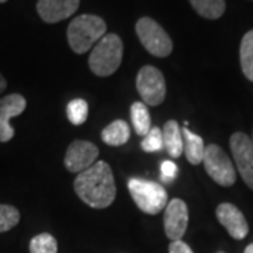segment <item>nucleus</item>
<instances>
[{"label":"nucleus","mask_w":253,"mask_h":253,"mask_svg":"<svg viewBox=\"0 0 253 253\" xmlns=\"http://www.w3.org/2000/svg\"><path fill=\"white\" fill-rule=\"evenodd\" d=\"M236 169L249 189L253 190V144L251 136L235 132L229 139Z\"/></svg>","instance_id":"obj_8"},{"label":"nucleus","mask_w":253,"mask_h":253,"mask_svg":"<svg viewBox=\"0 0 253 253\" xmlns=\"http://www.w3.org/2000/svg\"><path fill=\"white\" fill-rule=\"evenodd\" d=\"M27 100L24 96L13 93L0 99V142H9L16 134L14 128L10 126V120L24 113Z\"/></svg>","instance_id":"obj_11"},{"label":"nucleus","mask_w":253,"mask_h":253,"mask_svg":"<svg viewBox=\"0 0 253 253\" xmlns=\"http://www.w3.org/2000/svg\"><path fill=\"white\" fill-rule=\"evenodd\" d=\"M7 0H0V3H6Z\"/></svg>","instance_id":"obj_28"},{"label":"nucleus","mask_w":253,"mask_h":253,"mask_svg":"<svg viewBox=\"0 0 253 253\" xmlns=\"http://www.w3.org/2000/svg\"><path fill=\"white\" fill-rule=\"evenodd\" d=\"M251 139H252V144H253V136H252V138H251Z\"/></svg>","instance_id":"obj_29"},{"label":"nucleus","mask_w":253,"mask_h":253,"mask_svg":"<svg viewBox=\"0 0 253 253\" xmlns=\"http://www.w3.org/2000/svg\"><path fill=\"white\" fill-rule=\"evenodd\" d=\"M87 114H89V106L86 100L75 99L69 101L66 106V116L73 126L84 124L87 120Z\"/></svg>","instance_id":"obj_20"},{"label":"nucleus","mask_w":253,"mask_h":253,"mask_svg":"<svg viewBox=\"0 0 253 253\" xmlns=\"http://www.w3.org/2000/svg\"><path fill=\"white\" fill-rule=\"evenodd\" d=\"M179 173V168L173 161H165L161 165V177L165 183H172Z\"/></svg>","instance_id":"obj_24"},{"label":"nucleus","mask_w":253,"mask_h":253,"mask_svg":"<svg viewBox=\"0 0 253 253\" xmlns=\"http://www.w3.org/2000/svg\"><path fill=\"white\" fill-rule=\"evenodd\" d=\"M81 0H38L37 11L48 24L59 23L71 17L79 9Z\"/></svg>","instance_id":"obj_13"},{"label":"nucleus","mask_w":253,"mask_h":253,"mask_svg":"<svg viewBox=\"0 0 253 253\" xmlns=\"http://www.w3.org/2000/svg\"><path fill=\"white\" fill-rule=\"evenodd\" d=\"M20 222V211L9 204H0V234L13 229Z\"/></svg>","instance_id":"obj_22"},{"label":"nucleus","mask_w":253,"mask_h":253,"mask_svg":"<svg viewBox=\"0 0 253 253\" xmlns=\"http://www.w3.org/2000/svg\"><path fill=\"white\" fill-rule=\"evenodd\" d=\"M107 33L106 21L94 14H82L72 20L68 27V42L73 52L90 51Z\"/></svg>","instance_id":"obj_2"},{"label":"nucleus","mask_w":253,"mask_h":253,"mask_svg":"<svg viewBox=\"0 0 253 253\" xmlns=\"http://www.w3.org/2000/svg\"><path fill=\"white\" fill-rule=\"evenodd\" d=\"M135 31L141 44L151 55L158 58H165L172 54V38L154 18H139L135 24Z\"/></svg>","instance_id":"obj_5"},{"label":"nucleus","mask_w":253,"mask_h":253,"mask_svg":"<svg viewBox=\"0 0 253 253\" xmlns=\"http://www.w3.org/2000/svg\"><path fill=\"white\" fill-rule=\"evenodd\" d=\"M191 7L201 17L217 20L225 13V0H190Z\"/></svg>","instance_id":"obj_18"},{"label":"nucleus","mask_w":253,"mask_h":253,"mask_svg":"<svg viewBox=\"0 0 253 253\" xmlns=\"http://www.w3.org/2000/svg\"><path fill=\"white\" fill-rule=\"evenodd\" d=\"M239 56L242 72L249 81L253 82V30L246 33L242 38Z\"/></svg>","instance_id":"obj_19"},{"label":"nucleus","mask_w":253,"mask_h":253,"mask_svg":"<svg viewBox=\"0 0 253 253\" xmlns=\"http://www.w3.org/2000/svg\"><path fill=\"white\" fill-rule=\"evenodd\" d=\"M129 113H131L132 126H134L136 134L139 136L146 135L149 132V129L152 128L148 106L145 103H141V101H135V103H132Z\"/></svg>","instance_id":"obj_17"},{"label":"nucleus","mask_w":253,"mask_h":253,"mask_svg":"<svg viewBox=\"0 0 253 253\" xmlns=\"http://www.w3.org/2000/svg\"><path fill=\"white\" fill-rule=\"evenodd\" d=\"M136 90L142 103L151 107L162 104L166 99V82L163 73L152 65H145L136 75Z\"/></svg>","instance_id":"obj_7"},{"label":"nucleus","mask_w":253,"mask_h":253,"mask_svg":"<svg viewBox=\"0 0 253 253\" xmlns=\"http://www.w3.org/2000/svg\"><path fill=\"white\" fill-rule=\"evenodd\" d=\"M126 186L136 207L148 215H156L168 206V193L156 181L131 177Z\"/></svg>","instance_id":"obj_4"},{"label":"nucleus","mask_w":253,"mask_h":253,"mask_svg":"<svg viewBox=\"0 0 253 253\" xmlns=\"http://www.w3.org/2000/svg\"><path fill=\"white\" fill-rule=\"evenodd\" d=\"M30 253H58V242L51 234H40L30 241Z\"/></svg>","instance_id":"obj_21"},{"label":"nucleus","mask_w":253,"mask_h":253,"mask_svg":"<svg viewBox=\"0 0 253 253\" xmlns=\"http://www.w3.org/2000/svg\"><path fill=\"white\" fill-rule=\"evenodd\" d=\"M6 87H7V82L4 79V76L0 73V93H3V91L6 90Z\"/></svg>","instance_id":"obj_26"},{"label":"nucleus","mask_w":253,"mask_h":253,"mask_svg":"<svg viewBox=\"0 0 253 253\" xmlns=\"http://www.w3.org/2000/svg\"><path fill=\"white\" fill-rule=\"evenodd\" d=\"M129 136H131L129 126L124 120H116L101 131L103 142L110 146H121L126 144Z\"/></svg>","instance_id":"obj_16"},{"label":"nucleus","mask_w":253,"mask_h":253,"mask_svg":"<svg viewBox=\"0 0 253 253\" xmlns=\"http://www.w3.org/2000/svg\"><path fill=\"white\" fill-rule=\"evenodd\" d=\"M244 253H253V244L248 245V246H246V249H245Z\"/></svg>","instance_id":"obj_27"},{"label":"nucleus","mask_w":253,"mask_h":253,"mask_svg":"<svg viewBox=\"0 0 253 253\" xmlns=\"http://www.w3.org/2000/svg\"><path fill=\"white\" fill-rule=\"evenodd\" d=\"M163 148L166 149L168 155L177 159L183 155V135H181L180 126L174 121L169 120L163 126Z\"/></svg>","instance_id":"obj_14"},{"label":"nucleus","mask_w":253,"mask_h":253,"mask_svg":"<svg viewBox=\"0 0 253 253\" xmlns=\"http://www.w3.org/2000/svg\"><path fill=\"white\" fill-rule=\"evenodd\" d=\"M181 135H183V152L186 154L187 161L191 165L203 163V158L206 152V145H204L203 138L191 132L187 126L181 128Z\"/></svg>","instance_id":"obj_15"},{"label":"nucleus","mask_w":253,"mask_h":253,"mask_svg":"<svg viewBox=\"0 0 253 253\" xmlns=\"http://www.w3.org/2000/svg\"><path fill=\"white\" fill-rule=\"evenodd\" d=\"M142 151L151 154V152H158L163 148V134L162 129L159 126H152L149 132L144 136L141 142Z\"/></svg>","instance_id":"obj_23"},{"label":"nucleus","mask_w":253,"mask_h":253,"mask_svg":"<svg viewBox=\"0 0 253 253\" xmlns=\"http://www.w3.org/2000/svg\"><path fill=\"white\" fill-rule=\"evenodd\" d=\"M99 154V148L94 144L76 139L68 146L63 163L71 173H81L97 162Z\"/></svg>","instance_id":"obj_9"},{"label":"nucleus","mask_w":253,"mask_h":253,"mask_svg":"<svg viewBox=\"0 0 253 253\" xmlns=\"http://www.w3.org/2000/svg\"><path fill=\"white\" fill-rule=\"evenodd\" d=\"M217 219L219 224L226 229V232L234 239H244L249 234V225L248 221L242 214V211L235 207L231 203H222L217 207L215 211Z\"/></svg>","instance_id":"obj_12"},{"label":"nucleus","mask_w":253,"mask_h":253,"mask_svg":"<svg viewBox=\"0 0 253 253\" xmlns=\"http://www.w3.org/2000/svg\"><path fill=\"white\" fill-rule=\"evenodd\" d=\"M73 187L84 204L97 210L110 207L117 193L111 166L104 161H97L89 169L78 173Z\"/></svg>","instance_id":"obj_1"},{"label":"nucleus","mask_w":253,"mask_h":253,"mask_svg":"<svg viewBox=\"0 0 253 253\" xmlns=\"http://www.w3.org/2000/svg\"><path fill=\"white\" fill-rule=\"evenodd\" d=\"M124 45L117 34H106L93 46L89 68L96 76L107 78L117 71L123 62Z\"/></svg>","instance_id":"obj_3"},{"label":"nucleus","mask_w":253,"mask_h":253,"mask_svg":"<svg viewBox=\"0 0 253 253\" xmlns=\"http://www.w3.org/2000/svg\"><path fill=\"white\" fill-rule=\"evenodd\" d=\"M217 253H225V252H217Z\"/></svg>","instance_id":"obj_30"},{"label":"nucleus","mask_w":253,"mask_h":253,"mask_svg":"<svg viewBox=\"0 0 253 253\" xmlns=\"http://www.w3.org/2000/svg\"><path fill=\"white\" fill-rule=\"evenodd\" d=\"M189 225V208L180 199H173L168 203L163 215L165 234L170 241H181Z\"/></svg>","instance_id":"obj_10"},{"label":"nucleus","mask_w":253,"mask_h":253,"mask_svg":"<svg viewBox=\"0 0 253 253\" xmlns=\"http://www.w3.org/2000/svg\"><path fill=\"white\" fill-rule=\"evenodd\" d=\"M203 163L208 176L219 186L229 187L235 184L236 170L234 163L218 145L211 144L206 146Z\"/></svg>","instance_id":"obj_6"},{"label":"nucleus","mask_w":253,"mask_h":253,"mask_svg":"<svg viewBox=\"0 0 253 253\" xmlns=\"http://www.w3.org/2000/svg\"><path fill=\"white\" fill-rule=\"evenodd\" d=\"M169 253H194L189 245L183 241H173L169 245Z\"/></svg>","instance_id":"obj_25"}]
</instances>
